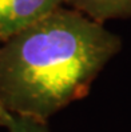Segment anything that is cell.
I'll return each mask as SVG.
<instances>
[{"label": "cell", "instance_id": "obj_1", "mask_svg": "<svg viewBox=\"0 0 131 132\" xmlns=\"http://www.w3.org/2000/svg\"><path fill=\"white\" fill-rule=\"evenodd\" d=\"M119 48V37L102 23L60 7L0 44V102L45 121L86 94Z\"/></svg>", "mask_w": 131, "mask_h": 132}, {"label": "cell", "instance_id": "obj_2", "mask_svg": "<svg viewBox=\"0 0 131 132\" xmlns=\"http://www.w3.org/2000/svg\"><path fill=\"white\" fill-rule=\"evenodd\" d=\"M67 0H0V44L34 26Z\"/></svg>", "mask_w": 131, "mask_h": 132}, {"label": "cell", "instance_id": "obj_3", "mask_svg": "<svg viewBox=\"0 0 131 132\" xmlns=\"http://www.w3.org/2000/svg\"><path fill=\"white\" fill-rule=\"evenodd\" d=\"M67 3L99 23L107 19L131 16V0H67Z\"/></svg>", "mask_w": 131, "mask_h": 132}, {"label": "cell", "instance_id": "obj_4", "mask_svg": "<svg viewBox=\"0 0 131 132\" xmlns=\"http://www.w3.org/2000/svg\"><path fill=\"white\" fill-rule=\"evenodd\" d=\"M4 127L10 132H50L44 121L12 112L7 116Z\"/></svg>", "mask_w": 131, "mask_h": 132}, {"label": "cell", "instance_id": "obj_5", "mask_svg": "<svg viewBox=\"0 0 131 132\" xmlns=\"http://www.w3.org/2000/svg\"><path fill=\"white\" fill-rule=\"evenodd\" d=\"M8 113H10V111H7L5 108H4V105L2 104V102H0V126L4 127V123H5V120H7V116H8Z\"/></svg>", "mask_w": 131, "mask_h": 132}]
</instances>
